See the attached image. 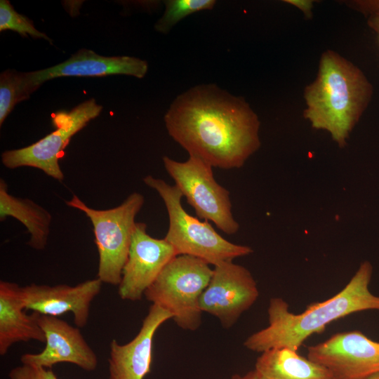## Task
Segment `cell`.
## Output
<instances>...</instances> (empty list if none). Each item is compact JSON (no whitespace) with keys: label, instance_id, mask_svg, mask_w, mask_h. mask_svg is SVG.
Instances as JSON below:
<instances>
[{"label":"cell","instance_id":"11","mask_svg":"<svg viewBox=\"0 0 379 379\" xmlns=\"http://www.w3.org/2000/svg\"><path fill=\"white\" fill-rule=\"evenodd\" d=\"M176 255L174 248L164 238L151 237L145 222H136L118 286L119 297L131 301L141 300L164 267Z\"/></svg>","mask_w":379,"mask_h":379},{"label":"cell","instance_id":"26","mask_svg":"<svg viewBox=\"0 0 379 379\" xmlns=\"http://www.w3.org/2000/svg\"><path fill=\"white\" fill-rule=\"evenodd\" d=\"M365 379H379V373L373 374Z\"/></svg>","mask_w":379,"mask_h":379},{"label":"cell","instance_id":"21","mask_svg":"<svg viewBox=\"0 0 379 379\" xmlns=\"http://www.w3.org/2000/svg\"><path fill=\"white\" fill-rule=\"evenodd\" d=\"M11 30L23 37L31 36L51 43L53 40L46 34L39 31L32 20L18 13L8 0L0 1V32Z\"/></svg>","mask_w":379,"mask_h":379},{"label":"cell","instance_id":"16","mask_svg":"<svg viewBox=\"0 0 379 379\" xmlns=\"http://www.w3.org/2000/svg\"><path fill=\"white\" fill-rule=\"evenodd\" d=\"M22 297V286L0 281V354L5 355L17 343L36 340L45 343L37 313L27 314Z\"/></svg>","mask_w":379,"mask_h":379},{"label":"cell","instance_id":"6","mask_svg":"<svg viewBox=\"0 0 379 379\" xmlns=\"http://www.w3.org/2000/svg\"><path fill=\"white\" fill-rule=\"evenodd\" d=\"M209 265L194 256L176 255L164 267L145 296L168 311L179 327L195 331L201 324L200 298L213 274Z\"/></svg>","mask_w":379,"mask_h":379},{"label":"cell","instance_id":"8","mask_svg":"<svg viewBox=\"0 0 379 379\" xmlns=\"http://www.w3.org/2000/svg\"><path fill=\"white\" fill-rule=\"evenodd\" d=\"M102 109V106L91 98L70 112L55 114V131L29 146L4 151L1 154L2 164L10 169L24 166L38 168L57 180H63L64 174L59 164L62 152L72 137L99 116Z\"/></svg>","mask_w":379,"mask_h":379},{"label":"cell","instance_id":"12","mask_svg":"<svg viewBox=\"0 0 379 379\" xmlns=\"http://www.w3.org/2000/svg\"><path fill=\"white\" fill-rule=\"evenodd\" d=\"M148 70L146 60L131 56H103L81 48L65 61L46 69L22 72V89L28 99L45 81L62 77H105L124 74L143 78Z\"/></svg>","mask_w":379,"mask_h":379},{"label":"cell","instance_id":"19","mask_svg":"<svg viewBox=\"0 0 379 379\" xmlns=\"http://www.w3.org/2000/svg\"><path fill=\"white\" fill-rule=\"evenodd\" d=\"M214 0H167L162 16L154 25L157 32L168 34L181 20L192 13L211 10L215 5Z\"/></svg>","mask_w":379,"mask_h":379},{"label":"cell","instance_id":"5","mask_svg":"<svg viewBox=\"0 0 379 379\" xmlns=\"http://www.w3.org/2000/svg\"><path fill=\"white\" fill-rule=\"evenodd\" d=\"M145 203L144 196L131 193L120 205L109 209H95L74 194L67 206L82 211L90 219L95 235L99 260L98 278L119 286L128 258L135 217Z\"/></svg>","mask_w":379,"mask_h":379},{"label":"cell","instance_id":"15","mask_svg":"<svg viewBox=\"0 0 379 379\" xmlns=\"http://www.w3.org/2000/svg\"><path fill=\"white\" fill-rule=\"evenodd\" d=\"M172 315L152 304L137 335L120 344L113 339L109 345L108 379H144L150 372L153 340L159 328Z\"/></svg>","mask_w":379,"mask_h":379},{"label":"cell","instance_id":"9","mask_svg":"<svg viewBox=\"0 0 379 379\" xmlns=\"http://www.w3.org/2000/svg\"><path fill=\"white\" fill-rule=\"evenodd\" d=\"M259 296L257 283L246 267L227 261L214 266L211 280L202 293L199 307L229 328Z\"/></svg>","mask_w":379,"mask_h":379},{"label":"cell","instance_id":"1","mask_svg":"<svg viewBox=\"0 0 379 379\" xmlns=\"http://www.w3.org/2000/svg\"><path fill=\"white\" fill-rule=\"evenodd\" d=\"M169 135L212 167L241 168L260 145L258 116L242 98L215 84L190 88L164 115Z\"/></svg>","mask_w":379,"mask_h":379},{"label":"cell","instance_id":"7","mask_svg":"<svg viewBox=\"0 0 379 379\" xmlns=\"http://www.w3.org/2000/svg\"><path fill=\"white\" fill-rule=\"evenodd\" d=\"M163 163L199 218L211 221L230 235L239 230V225L232 213L230 192L215 180L212 166L192 156L183 162L164 156Z\"/></svg>","mask_w":379,"mask_h":379},{"label":"cell","instance_id":"14","mask_svg":"<svg viewBox=\"0 0 379 379\" xmlns=\"http://www.w3.org/2000/svg\"><path fill=\"white\" fill-rule=\"evenodd\" d=\"M102 284L98 278L74 286L31 284L22 286V297L25 310L58 317L70 312L74 324L82 328L88 323L91 304L100 292Z\"/></svg>","mask_w":379,"mask_h":379},{"label":"cell","instance_id":"27","mask_svg":"<svg viewBox=\"0 0 379 379\" xmlns=\"http://www.w3.org/2000/svg\"><path fill=\"white\" fill-rule=\"evenodd\" d=\"M378 32L379 33V30L378 31Z\"/></svg>","mask_w":379,"mask_h":379},{"label":"cell","instance_id":"24","mask_svg":"<svg viewBox=\"0 0 379 379\" xmlns=\"http://www.w3.org/2000/svg\"><path fill=\"white\" fill-rule=\"evenodd\" d=\"M286 3L293 5L301 10L307 18L312 16V1L307 0H287Z\"/></svg>","mask_w":379,"mask_h":379},{"label":"cell","instance_id":"18","mask_svg":"<svg viewBox=\"0 0 379 379\" xmlns=\"http://www.w3.org/2000/svg\"><path fill=\"white\" fill-rule=\"evenodd\" d=\"M12 217L19 220L29 234L28 245L43 250L48 243L51 213L41 206L27 198L16 197L8 192V185L0 179V220Z\"/></svg>","mask_w":379,"mask_h":379},{"label":"cell","instance_id":"3","mask_svg":"<svg viewBox=\"0 0 379 379\" xmlns=\"http://www.w3.org/2000/svg\"><path fill=\"white\" fill-rule=\"evenodd\" d=\"M371 89L357 67L326 51L321 58L317 79L305 89L304 116L313 128L326 130L343 147L370 100Z\"/></svg>","mask_w":379,"mask_h":379},{"label":"cell","instance_id":"2","mask_svg":"<svg viewBox=\"0 0 379 379\" xmlns=\"http://www.w3.org/2000/svg\"><path fill=\"white\" fill-rule=\"evenodd\" d=\"M372 272L368 261L361 262L338 293L324 302L309 305L302 313L291 312L285 300L272 298L267 309L268 326L248 336L244 347L260 353L273 348L298 351L307 338L321 333L333 321L358 312L379 311V295L369 289Z\"/></svg>","mask_w":379,"mask_h":379},{"label":"cell","instance_id":"13","mask_svg":"<svg viewBox=\"0 0 379 379\" xmlns=\"http://www.w3.org/2000/svg\"><path fill=\"white\" fill-rule=\"evenodd\" d=\"M37 321L45 335V347L39 353L23 354L22 364L51 368L58 363L66 362L86 371L96 368L98 357L78 328L58 317L38 313Z\"/></svg>","mask_w":379,"mask_h":379},{"label":"cell","instance_id":"17","mask_svg":"<svg viewBox=\"0 0 379 379\" xmlns=\"http://www.w3.org/2000/svg\"><path fill=\"white\" fill-rule=\"evenodd\" d=\"M254 371L259 379H334L327 368L288 348L262 352Z\"/></svg>","mask_w":379,"mask_h":379},{"label":"cell","instance_id":"23","mask_svg":"<svg viewBox=\"0 0 379 379\" xmlns=\"http://www.w3.org/2000/svg\"><path fill=\"white\" fill-rule=\"evenodd\" d=\"M354 8L366 15L369 26L379 30V1H358L354 2Z\"/></svg>","mask_w":379,"mask_h":379},{"label":"cell","instance_id":"20","mask_svg":"<svg viewBox=\"0 0 379 379\" xmlns=\"http://www.w3.org/2000/svg\"><path fill=\"white\" fill-rule=\"evenodd\" d=\"M27 100L22 90V72L7 69L0 74V126L20 102Z\"/></svg>","mask_w":379,"mask_h":379},{"label":"cell","instance_id":"4","mask_svg":"<svg viewBox=\"0 0 379 379\" xmlns=\"http://www.w3.org/2000/svg\"><path fill=\"white\" fill-rule=\"evenodd\" d=\"M143 182L157 191L164 202L169 219L164 239L178 255L194 256L215 266L253 252L247 246L235 244L223 238L208 221L190 215L182 206L183 196L175 185L150 175L144 177Z\"/></svg>","mask_w":379,"mask_h":379},{"label":"cell","instance_id":"25","mask_svg":"<svg viewBox=\"0 0 379 379\" xmlns=\"http://www.w3.org/2000/svg\"><path fill=\"white\" fill-rule=\"evenodd\" d=\"M231 379H259L254 370L250 371L244 375L234 374Z\"/></svg>","mask_w":379,"mask_h":379},{"label":"cell","instance_id":"22","mask_svg":"<svg viewBox=\"0 0 379 379\" xmlns=\"http://www.w3.org/2000/svg\"><path fill=\"white\" fill-rule=\"evenodd\" d=\"M9 379H58L51 368L22 364L12 368L8 373Z\"/></svg>","mask_w":379,"mask_h":379},{"label":"cell","instance_id":"10","mask_svg":"<svg viewBox=\"0 0 379 379\" xmlns=\"http://www.w3.org/2000/svg\"><path fill=\"white\" fill-rule=\"evenodd\" d=\"M307 358L327 368L334 379H365L379 373V342L359 331L338 333L308 347Z\"/></svg>","mask_w":379,"mask_h":379}]
</instances>
